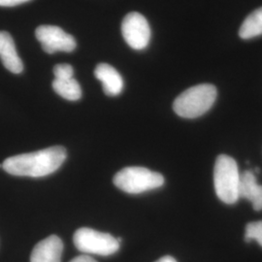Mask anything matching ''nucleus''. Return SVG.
<instances>
[{
	"mask_svg": "<svg viewBox=\"0 0 262 262\" xmlns=\"http://www.w3.org/2000/svg\"><path fill=\"white\" fill-rule=\"evenodd\" d=\"M216 95L215 85L197 84L179 95L173 103V110L181 118L196 119L212 108Z\"/></svg>",
	"mask_w": 262,
	"mask_h": 262,
	"instance_id": "f03ea898",
	"label": "nucleus"
},
{
	"mask_svg": "<svg viewBox=\"0 0 262 262\" xmlns=\"http://www.w3.org/2000/svg\"><path fill=\"white\" fill-rule=\"evenodd\" d=\"M66 159V149L56 146L10 157L2 163V168L14 176L40 178L56 172Z\"/></svg>",
	"mask_w": 262,
	"mask_h": 262,
	"instance_id": "f257e3e1",
	"label": "nucleus"
},
{
	"mask_svg": "<svg viewBox=\"0 0 262 262\" xmlns=\"http://www.w3.org/2000/svg\"><path fill=\"white\" fill-rule=\"evenodd\" d=\"M156 262H177V260L172 256L166 255V256H163V257L159 258V260H157Z\"/></svg>",
	"mask_w": 262,
	"mask_h": 262,
	"instance_id": "a211bd4d",
	"label": "nucleus"
},
{
	"mask_svg": "<svg viewBox=\"0 0 262 262\" xmlns=\"http://www.w3.org/2000/svg\"><path fill=\"white\" fill-rule=\"evenodd\" d=\"M29 0H0V6L2 7H14L19 4H23L25 2H28Z\"/></svg>",
	"mask_w": 262,
	"mask_h": 262,
	"instance_id": "dca6fc26",
	"label": "nucleus"
},
{
	"mask_svg": "<svg viewBox=\"0 0 262 262\" xmlns=\"http://www.w3.org/2000/svg\"><path fill=\"white\" fill-rule=\"evenodd\" d=\"M252 240H255L262 247V221L250 223L246 226L245 241L250 243Z\"/></svg>",
	"mask_w": 262,
	"mask_h": 262,
	"instance_id": "4468645a",
	"label": "nucleus"
},
{
	"mask_svg": "<svg viewBox=\"0 0 262 262\" xmlns=\"http://www.w3.org/2000/svg\"><path fill=\"white\" fill-rule=\"evenodd\" d=\"M0 59L10 72L14 74L23 72V61L18 56L13 38L6 31H0Z\"/></svg>",
	"mask_w": 262,
	"mask_h": 262,
	"instance_id": "1a4fd4ad",
	"label": "nucleus"
},
{
	"mask_svg": "<svg viewBox=\"0 0 262 262\" xmlns=\"http://www.w3.org/2000/svg\"><path fill=\"white\" fill-rule=\"evenodd\" d=\"M262 35V7L254 10L243 21L239 36L242 39H252Z\"/></svg>",
	"mask_w": 262,
	"mask_h": 262,
	"instance_id": "f8f14e48",
	"label": "nucleus"
},
{
	"mask_svg": "<svg viewBox=\"0 0 262 262\" xmlns=\"http://www.w3.org/2000/svg\"><path fill=\"white\" fill-rule=\"evenodd\" d=\"M122 33L127 45L134 50H144L150 43V25L140 13L132 12L124 17Z\"/></svg>",
	"mask_w": 262,
	"mask_h": 262,
	"instance_id": "423d86ee",
	"label": "nucleus"
},
{
	"mask_svg": "<svg viewBox=\"0 0 262 262\" xmlns=\"http://www.w3.org/2000/svg\"><path fill=\"white\" fill-rule=\"evenodd\" d=\"M70 262H97L93 257H91L88 254H84V255H79L75 258H73Z\"/></svg>",
	"mask_w": 262,
	"mask_h": 262,
	"instance_id": "f3484780",
	"label": "nucleus"
},
{
	"mask_svg": "<svg viewBox=\"0 0 262 262\" xmlns=\"http://www.w3.org/2000/svg\"><path fill=\"white\" fill-rule=\"evenodd\" d=\"M115 186L129 194H139L157 189L164 185V177L145 167H126L114 177Z\"/></svg>",
	"mask_w": 262,
	"mask_h": 262,
	"instance_id": "20e7f679",
	"label": "nucleus"
},
{
	"mask_svg": "<svg viewBox=\"0 0 262 262\" xmlns=\"http://www.w3.org/2000/svg\"><path fill=\"white\" fill-rule=\"evenodd\" d=\"M54 75L56 80H66L74 78V69L70 64H57L54 68Z\"/></svg>",
	"mask_w": 262,
	"mask_h": 262,
	"instance_id": "2eb2a0df",
	"label": "nucleus"
},
{
	"mask_svg": "<svg viewBox=\"0 0 262 262\" xmlns=\"http://www.w3.org/2000/svg\"><path fill=\"white\" fill-rule=\"evenodd\" d=\"M94 75L103 85L105 94L109 96H117L123 89V80L121 74L107 63H99L95 67Z\"/></svg>",
	"mask_w": 262,
	"mask_h": 262,
	"instance_id": "9b49d317",
	"label": "nucleus"
},
{
	"mask_svg": "<svg viewBox=\"0 0 262 262\" xmlns=\"http://www.w3.org/2000/svg\"><path fill=\"white\" fill-rule=\"evenodd\" d=\"M239 196L251 201L255 211H261L262 186L257 183L255 173L251 170L241 174Z\"/></svg>",
	"mask_w": 262,
	"mask_h": 262,
	"instance_id": "9d476101",
	"label": "nucleus"
},
{
	"mask_svg": "<svg viewBox=\"0 0 262 262\" xmlns=\"http://www.w3.org/2000/svg\"><path fill=\"white\" fill-rule=\"evenodd\" d=\"M53 89L56 94L69 101H77L82 97V89L74 78L56 80L53 82Z\"/></svg>",
	"mask_w": 262,
	"mask_h": 262,
	"instance_id": "ddd939ff",
	"label": "nucleus"
},
{
	"mask_svg": "<svg viewBox=\"0 0 262 262\" xmlns=\"http://www.w3.org/2000/svg\"><path fill=\"white\" fill-rule=\"evenodd\" d=\"M63 243L56 235H51L33 248L30 262H60Z\"/></svg>",
	"mask_w": 262,
	"mask_h": 262,
	"instance_id": "6e6552de",
	"label": "nucleus"
},
{
	"mask_svg": "<svg viewBox=\"0 0 262 262\" xmlns=\"http://www.w3.org/2000/svg\"><path fill=\"white\" fill-rule=\"evenodd\" d=\"M35 36L47 54L56 52L71 53L76 49L75 38L56 26H41L35 30Z\"/></svg>",
	"mask_w": 262,
	"mask_h": 262,
	"instance_id": "0eeeda50",
	"label": "nucleus"
},
{
	"mask_svg": "<svg viewBox=\"0 0 262 262\" xmlns=\"http://www.w3.org/2000/svg\"><path fill=\"white\" fill-rule=\"evenodd\" d=\"M73 241L76 248L82 253L108 256L119 251L122 238H115L109 233L82 227L76 231Z\"/></svg>",
	"mask_w": 262,
	"mask_h": 262,
	"instance_id": "39448f33",
	"label": "nucleus"
},
{
	"mask_svg": "<svg viewBox=\"0 0 262 262\" xmlns=\"http://www.w3.org/2000/svg\"><path fill=\"white\" fill-rule=\"evenodd\" d=\"M240 178L241 173L234 159L226 155L219 156L214 168V186L221 201L231 205L240 199Z\"/></svg>",
	"mask_w": 262,
	"mask_h": 262,
	"instance_id": "7ed1b4c3",
	"label": "nucleus"
}]
</instances>
